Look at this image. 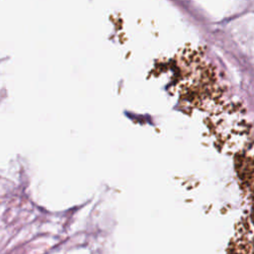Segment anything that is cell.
<instances>
[{"mask_svg":"<svg viewBox=\"0 0 254 254\" xmlns=\"http://www.w3.org/2000/svg\"><path fill=\"white\" fill-rule=\"evenodd\" d=\"M251 234V220L250 214H248L247 218L241 221L239 235L229 243L227 254H252Z\"/></svg>","mask_w":254,"mask_h":254,"instance_id":"obj_1","label":"cell"},{"mask_svg":"<svg viewBox=\"0 0 254 254\" xmlns=\"http://www.w3.org/2000/svg\"><path fill=\"white\" fill-rule=\"evenodd\" d=\"M236 172L241 180V183H244L246 186V190L251 194L252 190V152L251 147L247 151H243L237 155L235 160Z\"/></svg>","mask_w":254,"mask_h":254,"instance_id":"obj_2","label":"cell"}]
</instances>
